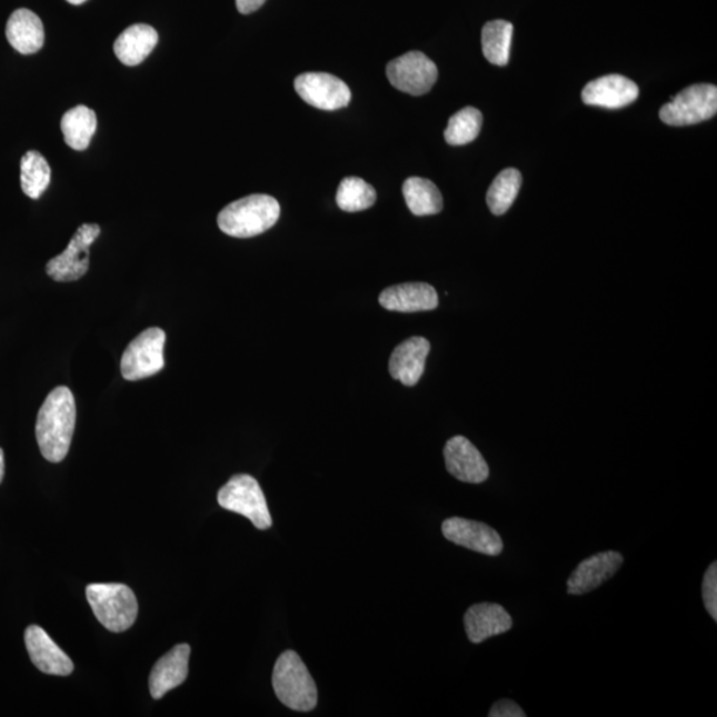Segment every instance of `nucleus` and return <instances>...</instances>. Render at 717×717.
Masks as SVG:
<instances>
[{"label":"nucleus","instance_id":"31","mask_svg":"<svg viewBox=\"0 0 717 717\" xmlns=\"http://www.w3.org/2000/svg\"><path fill=\"white\" fill-rule=\"evenodd\" d=\"M265 2L266 0H236L237 10L243 16L261 9Z\"/></svg>","mask_w":717,"mask_h":717},{"label":"nucleus","instance_id":"28","mask_svg":"<svg viewBox=\"0 0 717 717\" xmlns=\"http://www.w3.org/2000/svg\"><path fill=\"white\" fill-rule=\"evenodd\" d=\"M482 127V114L478 109L467 107L455 113L448 122L444 138L449 146H467L480 135Z\"/></svg>","mask_w":717,"mask_h":717},{"label":"nucleus","instance_id":"26","mask_svg":"<svg viewBox=\"0 0 717 717\" xmlns=\"http://www.w3.org/2000/svg\"><path fill=\"white\" fill-rule=\"evenodd\" d=\"M522 176L517 169L509 168L498 175L488 190L487 203L495 216L507 213L521 189Z\"/></svg>","mask_w":717,"mask_h":717},{"label":"nucleus","instance_id":"3","mask_svg":"<svg viewBox=\"0 0 717 717\" xmlns=\"http://www.w3.org/2000/svg\"><path fill=\"white\" fill-rule=\"evenodd\" d=\"M272 687L279 701L298 713H310L318 705L316 681L296 651H285L272 669Z\"/></svg>","mask_w":717,"mask_h":717},{"label":"nucleus","instance_id":"33","mask_svg":"<svg viewBox=\"0 0 717 717\" xmlns=\"http://www.w3.org/2000/svg\"><path fill=\"white\" fill-rule=\"evenodd\" d=\"M67 2L71 3V4H74V6H79V4L86 3L87 0H67Z\"/></svg>","mask_w":717,"mask_h":717},{"label":"nucleus","instance_id":"5","mask_svg":"<svg viewBox=\"0 0 717 717\" xmlns=\"http://www.w3.org/2000/svg\"><path fill=\"white\" fill-rule=\"evenodd\" d=\"M223 509L248 518L259 530L271 528L272 520L261 485L249 475H236L218 491Z\"/></svg>","mask_w":717,"mask_h":717},{"label":"nucleus","instance_id":"23","mask_svg":"<svg viewBox=\"0 0 717 717\" xmlns=\"http://www.w3.org/2000/svg\"><path fill=\"white\" fill-rule=\"evenodd\" d=\"M407 207L415 216H432L442 210V196L432 181L411 177L402 186Z\"/></svg>","mask_w":717,"mask_h":717},{"label":"nucleus","instance_id":"30","mask_svg":"<svg viewBox=\"0 0 717 717\" xmlns=\"http://www.w3.org/2000/svg\"><path fill=\"white\" fill-rule=\"evenodd\" d=\"M490 717H525L526 714L522 711L521 707L517 706V703L509 699H502L495 703L494 707L490 708Z\"/></svg>","mask_w":717,"mask_h":717},{"label":"nucleus","instance_id":"11","mask_svg":"<svg viewBox=\"0 0 717 717\" xmlns=\"http://www.w3.org/2000/svg\"><path fill=\"white\" fill-rule=\"evenodd\" d=\"M442 535L448 541L485 556H500L504 542L498 531L489 525L467 518L452 517L442 522Z\"/></svg>","mask_w":717,"mask_h":717},{"label":"nucleus","instance_id":"6","mask_svg":"<svg viewBox=\"0 0 717 717\" xmlns=\"http://www.w3.org/2000/svg\"><path fill=\"white\" fill-rule=\"evenodd\" d=\"M166 341V331L159 327H150L136 337L122 353V378L138 381L159 374L166 367V358H163Z\"/></svg>","mask_w":717,"mask_h":717},{"label":"nucleus","instance_id":"10","mask_svg":"<svg viewBox=\"0 0 717 717\" xmlns=\"http://www.w3.org/2000/svg\"><path fill=\"white\" fill-rule=\"evenodd\" d=\"M296 91L307 104L322 109V111H338L350 104V88L333 74L309 72L299 74L293 81Z\"/></svg>","mask_w":717,"mask_h":717},{"label":"nucleus","instance_id":"1","mask_svg":"<svg viewBox=\"0 0 717 717\" xmlns=\"http://www.w3.org/2000/svg\"><path fill=\"white\" fill-rule=\"evenodd\" d=\"M77 402L70 388L57 387L47 396L37 419V441L44 459L60 462L71 448Z\"/></svg>","mask_w":717,"mask_h":717},{"label":"nucleus","instance_id":"14","mask_svg":"<svg viewBox=\"0 0 717 717\" xmlns=\"http://www.w3.org/2000/svg\"><path fill=\"white\" fill-rule=\"evenodd\" d=\"M27 651L39 671L47 675L68 676L74 666L68 655L54 644L42 627L32 625L24 633Z\"/></svg>","mask_w":717,"mask_h":717},{"label":"nucleus","instance_id":"24","mask_svg":"<svg viewBox=\"0 0 717 717\" xmlns=\"http://www.w3.org/2000/svg\"><path fill=\"white\" fill-rule=\"evenodd\" d=\"M511 37H514V24L505 20H494L484 26L482 52L489 63L500 67L508 64Z\"/></svg>","mask_w":717,"mask_h":717},{"label":"nucleus","instance_id":"12","mask_svg":"<svg viewBox=\"0 0 717 717\" xmlns=\"http://www.w3.org/2000/svg\"><path fill=\"white\" fill-rule=\"evenodd\" d=\"M444 459L450 475L468 484H481L488 480L489 467L480 450L467 437L455 436L444 448Z\"/></svg>","mask_w":717,"mask_h":717},{"label":"nucleus","instance_id":"16","mask_svg":"<svg viewBox=\"0 0 717 717\" xmlns=\"http://www.w3.org/2000/svg\"><path fill=\"white\" fill-rule=\"evenodd\" d=\"M189 645H177L157 661L149 676L150 695L159 700L172 689L182 685L189 674Z\"/></svg>","mask_w":717,"mask_h":717},{"label":"nucleus","instance_id":"17","mask_svg":"<svg viewBox=\"0 0 717 717\" xmlns=\"http://www.w3.org/2000/svg\"><path fill=\"white\" fill-rule=\"evenodd\" d=\"M429 351L430 345L426 338L412 337L402 341L389 358V374L407 387L418 385L425 374Z\"/></svg>","mask_w":717,"mask_h":717},{"label":"nucleus","instance_id":"2","mask_svg":"<svg viewBox=\"0 0 717 717\" xmlns=\"http://www.w3.org/2000/svg\"><path fill=\"white\" fill-rule=\"evenodd\" d=\"M279 216L281 207L275 197L251 195L228 205L218 215L217 222L225 235L251 238L275 227Z\"/></svg>","mask_w":717,"mask_h":717},{"label":"nucleus","instance_id":"32","mask_svg":"<svg viewBox=\"0 0 717 717\" xmlns=\"http://www.w3.org/2000/svg\"><path fill=\"white\" fill-rule=\"evenodd\" d=\"M4 477V452L3 449L0 448V484H2Z\"/></svg>","mask_w":717,"mask_h":717},{"label":"nucleus","instance_id":"25","mask_svg":"<svg viewBox=\"0 0 717 717\" xmlns=\"http://www.w3.org/2000/svg\"><path fill=\"white\" fill-rule=\"evenodd\" d=\"M20 182L27 197L38 200L51 182V168L37 150H30L20 162Z\"/></svg>","mask_w":717,"mask_h":717},{"label":"nucleus","instance_id":"8","mask_svg":"<svg viewBox=\"0 0 717 717\" xmlns=\"http://www.w3.org/2000/svg\"><path fill=\"white\" fill-rule=\"evenodd\" d=\"M101 229L98 223H84L77 230L67 249L47 263V275L57 282L79 281L90 269V248Z\"/></svg>","mask_w":717,"mask_h":717},{"label":"nucleus","instance_id":"18","mask_svg":"<svg viewBox=\"0 0 717 717\" xmlns=\"http://www.w3.org/2000/svg\"><path fill=\"white\" fill-rule=\"evenodd\" d=\"M464 625L469 640L478 645L496 635L510 631L514 619L502 606L485 603L469 607L464 616Z\"/></svg>","mask_w":717,"mask_h":717},{"label":"nucleus","instance_id":"27","mask_svg":"<svg viewBox=\"0 0 717 717\" xmlns=\"http://www.w3.org/2000/svg\"><path fill=\"white\" fill-rule=\"evenodd\" d=\"M375 202H377V190L359 177H347L340 182L337 203L341 210L355 213V211L370 209Z\"/></svg>","mask_w":717,"mask_h":717},{"label":"nucleus","instance_id":"15","mask_svg":"<svg viewBox=\"0 0 717 717\" xmlns=\"http://www.w3.org/2000/svg\"><path fill=\"white\" fill-rule=\"evenodd\" d=\"M638 86L620 74H607V77L592 80L582 91L585 104L609 109L630 106L638 99Z\"/></svg>","mask_w":717,"mask_h":717},{"label":"nucleus","instance_id":"20","mask_svg":"<svg viewBox=\"0 0 717 717\" xmlns=\"http://www.w3.org/2000/svg\"><path fill=\"white\" fill-rule=\"evenodd\" d=\"M6 37L16 50L31 54L42 50L44 44V27L36 12L19 9L11 13L6 26Z\"/></svg>","mask_w":717,"mask_h":717},{"label":"nucleus","instance_id":"29","mask_svg":"<svg viewBox=\"0 0 717 717\" xmlns=\"http://www.w3.org/2000/svg\"><path fill=\"white\" fill-rule=\"evenodd\" d=\"M703 600L713 619L717 620V564L709 565L703 579Z\"/></svg>","mask_w":717,"mask_h":717},{"label":"nucleus","instance_id":"4","mask_svg":"<svg viewBox=\"0 0 717 717\" xmlns=\"http://www.w3.org/2000/svg\"><path fill=\"white\" fill-rule=\"evenodd\" d=\"M86 594L94 617L109 631H127L138 619V598L127 585L92 584L87 586Z\"/></svg>","mask_w":717,"mask_h":717},{"label":"nucleus","instance_id":"9","mask_svg":"<svg viewBox=\"0 0 717 717\" xmlns=\"http://www.w3.org/2000/svg\"><path fill=\"white\" fill-rule=\"evenodd\" d=\"M437 67L427 54L411 51L389 61L387 78L396 90L412 96H421L432 90L436 84Z\"/></svg>","mask_w":717,"mask_h":717},{"label":"nucleus","instance_id":"22","mask_svg":"<svg viewBox=\"0 0 717 717\" xmlns=\"http://www.w3.org/2000/svg\"><path fill=\"white\" fill-rule=\"evenodd\" d=\"M61 132L68 147L86 150L98 128V118L91 108L78 106L67 111L60 122Z\"/></svg>","mask_w":717,"mask_h":717},{"label":"nucleus","instance_id":"13","mask_svg":"<svg viewBox=\"0 0 717 717\" xmlns=\"http://www.w3.org/2000/svg\"><path fill=\"white\" fill-rule=\"evenodd\" d=\"M624 562V556L618 551H603L584 559L568 579V594L584 596L598 589L616 576Z\"/></svg>","mask_w":717,"mask_h":717},{"label":"nucleus","instance_id":"21","mask_svg":"<svg viewBox=\"0 0 717 717\" xmlns=\"http://www.w3.org/2000/svg\"><path fill=\"white\" fill-rule=\"evenodd\" d=\"M159 43V33L152 26L133 24L116 39L113 50L122 64L135 67L142 63Z\"/></svg>","mask_w":717,"mask_h":717},{"label":"nucleus","instance_id":"19","mask_svg":"<svg viewBox=\"0 0 717 717\" xmlns=\"http://www.w3.org/2000/svg\"><path fill=\"white\" fill-rule=\"evenodd\" d=\"M379 303L389 311H430L439 306V297H437L434 287L428 283H402L382 290L379 296Z\"/></svg>","mask_w":717,"mask_h":717},{"label":"nucleus","instance_id":"7","mask_svg":"<svg viewBox=\"0 0 717 717\" xmlns=\"http://www.w3.org/2000/svg\"><path fill=\"white\" fill-rule=\"evenodd\" d=\"M717 112V88L696 84L676 94L660 109V119L667 126L686 127L713 119Z\"/></svg>","mask_w":717,"mask_h":717}]
</instances>
